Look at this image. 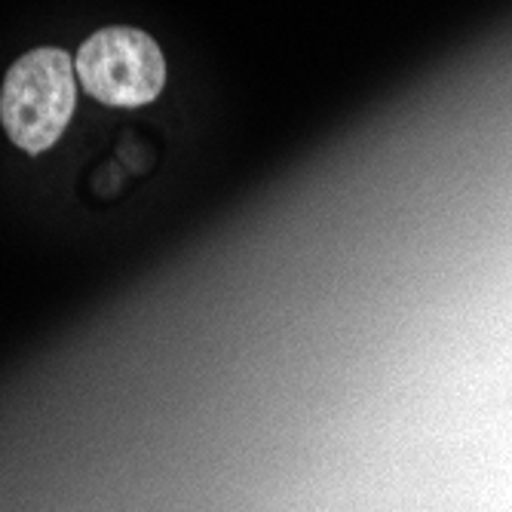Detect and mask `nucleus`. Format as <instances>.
Wrapping results in <instances>:
<instances>
[{"mask_svg": "<svg viewBox=\"0 0 512 512\" xmlns=\"http://www.w3.org/2000/svg\"><path fill=\"white\" fill-rule=\"evenodd\" d=\"M65 50L40 46L13 62L0 89V123L25 154L50 151L74 117L77 80Z\"/></svg>", "mask_w": 512, "mask_h": 512, "instance_id": "f257e3e1", "label": "nucleus"}, {"mask_svg": "<svg viewBox=\"0 0 512 512\" xmlns=\"http://www.w3.org/2000/svg\"><path fill=\"white\" fill-rule=\"evenodd\" d=\"M80 86L111 108L151 105L166 86V59L157 40L138 28H105L83 40L74 59Z\"/></svg>", "mask_w": 512, "mask_h": 512, "instance_id": "f03ea898", "label": "nucleus"}]
</instances>
